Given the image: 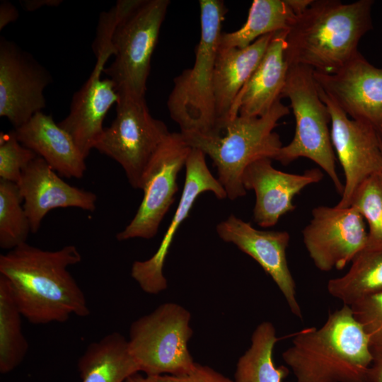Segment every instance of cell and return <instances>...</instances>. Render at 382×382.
Listing matches in <instances>:
<instances>
[{"label":"cell","mask_w":382,"mask_h":382,"mask_svg":"<svg viewBox=\"0 0 382 382\" xmlns=\"http://www.w3.org/2000/svg\"><path fill=\"white\" fill-rule=\"evenodd\" d=\"M81 261L73 245L45 250L24 243L0 255V275L30 323H65L73 315H90L84 293L68 270Z\"/></svg>","instance_id":"cell-1"},{"label":"cell","mask_w":382,"mask_h":382,"mask_svg":"<svg viewBox=\"0 0 382 382\" xmlns=\"http://www.w3.org/2000/svg\"><path fill=\"white\" fill-rule=\"evenodd\" d=\"M374 4L313 0L287 31L285 57L289 66L324 74L340 69L359 52V41L373 28Z\"/></svg>","instance_id":"cell-2"},{"label":"cell","mask_w":382,"mask_h":382,"mask_svg":"<svg viewBox=\"0 0 382 382\" xmlns=\"http://www.w3.org/2000/svg\"><path fill=\"white\" fill-rule=\"evenodd\" d=\"M282 359L296 382H366L373 354L364 328L343 305L320 328L294 335Z\"/></svg>","instance_id":"cell-3"},{"label":"cell","mask_w":382,"mask_h":382,"mask_svg":"<svg viewBox=\"0 0 382 382\" xmlns=\"http://www.w3.org/2000/svg\"><path fill=\"white\" fill-rule=\"evenodd\" d=\"M199 2L201 35L195 63L173 79L167 108L182 134L219 137L222 133L216 115L214 71L227 8L221 0Z\"/></svg>","instance_id":"cell-4"},{"label":"cell","mask_w":382,"mask_h":382,"mask_svg":"<svg viewBox=\"0 0 382 382\" xmlns=\"http://www.w3.org/2000/svg\"><path fill=\"white\" fill-rule=\"evenodd\" d=\"M289 112V108L279 100L262 116L238 115L231 119L221 136L181 134L190 147L202 151L212 160L217 180L227 197L234 200L246 194L242 175L248 166L263 158L275 160L283 145L274 129Z\"/></svg>","instance_id":"cell-5"},{"label":"cell","mask_w":382,"mask_h":382,"mask_svg":"<svg viewBox=\"0 0 382 382\" xmlns=\"http://www.w3.org/2000/svg\"><path fill=\"white\" fill-rule=\"evenodd\" d=\"M282 97L290 101L296 128L292 140L281 148L275 160L284 165L302 157L311 160L328 174L342 195L344 185L336 171L328 127L330 117L320 98L313 69L299 64L290 65Z\"/></svg>","instance_id":"cell-6"},{"label":"cell","mask_w":382,"mask_h":382,"mask_svg":"<svg viewBox=\"0 0 382 382\" xmlns=\"http://www.w3.org/2000/svg\"><path fill=\"white\" fill-rule=\"evenodd\" d=\"M169 0H138L120 19L112 36L114 60L103 73L120 97L145 98L153 52Z\"/></svg>","instance_id":"cell-7"},{"label":"cell","mask_w":382,"mask_h":382,"mask_svg":"<svg viewBox=\"0 0 382 382\" xmlns=\"http://www.w3.org/2000/svg\"><path fill=\"white\" fill-rule=\"evenodd\" d=\"M190 319L183 306L165 303L132 323L129 349L140 372L177 376L193 370L196 362L187 347L193 333Z\"/></svg>","instance_id":"cell-8"},{"label":"cell","mask_w":382,"mask_h":382,"mask_svg":"<svg viewBox=\"0 0 382 382\" xmlns=\"http://www.w3.org/2000/svg\"><path fill=\"white\" fill-rule=\"evenodd\" d=\"M116 105L115 118L95 149L117 161L131 186L141 190L151 161L170 132L151 115L145 98L122 96Z\"/></svg>","instance_id":"cell-9"},{"label":"cell","mask_w":382,"mask_h":382,"mask_svg":"<svg viewBox=\"0 0 382 382\" xmlns=\"http://www.w3.org/2000/svg\"><path fill=\"white\" fill-rule=\"evenodd\" d=\"M192 150L181 132H170L162 143L146 170L141 202L132 221L116 235L120 241L150 239L169 210L178 192V175L185 166Z\"/></svg>","instance_id":"cell-10"},{"label":"cell","mask_w":382,"mask_h":382,"mask_svg":"<svg viewBox=\"0 0 382 382\" xmlns=\"http://www.w3.org/2000/svg\"><path fill=\"white\" fill-rule=\"evenodd\" d=\"M311 215L302 231L303 241L319 270H342L366 248V222L355 207L318 206Z\"/></svg>","instance_id":"cell-11"},{"label":"cell","mask_w":382,"mask_h":382,"mask_svg":"<svg viewBox=\"0 0 382 382\" xmlns=\"http://www.w3.org/2000/svg\"><path fill=\"white\" fill-rule=\"evenodd\" d=\"M318 89L330 115L332 145L345 176L343 192L337 205L347 207L359 185L370 175L382 172V137L370 125L350 118L318 86Z\"/></svg>","instance_id":"cell-12"},{"label":"cell","mask_w":382,"mask_h":382,"mask_svg":"<svg viewBox=\"0 0 382 382\" xmlns=\"http://www.w3.org/2000/svg\"><path fill=\"white\" fill-rule=\"evenodd\" d=\"M48 70L15 42L0 37V116L18 128L46 107Z\"/></svg>","instance_id":"cell-13"},{"label":"cell","mask_w":382,"mask_h":382,"mask_svg":"<svg viewBox=\"0 0 382 382\" xmlns=\"http://www.w3.org/2000/svg\"><path fill=\"white\" fill-rule=\"evenodd\" d=\"M318 86L350 118L372 126L382 137V68L359 52L331 74L313 71Z\"/></svg>","instance_id":"cell-14"},{"label":"cell","mask_w":382,"mask_h":382,"mask_svg":"<svg viewBox=\"0 0 382 382\" xmlns=\"http://www.w3.org/2000/svg\"><path fill=\"white\" fill-rule=\"evenodd\" d=\"M205 156L202 151L192 148L185 166V180L180 199L158 250L149 259L135 261L132 266V277L147 294H158L167 288L163 272L166 256L178 228L188 216L197 197L204 192H211L220 199L227 197L225 190L209 170Z\"/></svg>","instance_id":"cell-15"},{"label":"cell","mask_w":382,"mask_h":382,"mask_svg":"<svg viewBox=\"0 0 382 382\" xmlns=\"http://www.w3.org/2000/svg\"><path fill=\"white\" fill-rule=\"evenodd\" d=\"M93 50L97 59L95 66L87 81L74 94L69 114L58 122L85 158L103 134L106 115L120 98L112 81L101 79L106 62L114 54L112 45H101Z\"/></svg>","instance_id":"cell-16"},{"label":"cell","mask_w":382,"mask_h":382,"mask_svg":"<svg viewBox=\"0 0 382 382\" xmlns=\"http://www.w3.org/2000/svg\"><path fill=\"white\" fill-rule=\"evenodd\" d=\"M216 231L224 241L233 243L262 267L277 285L292 314L302 319L296 284L286 259L289 233L258 230L233 214L219 223Z\"/></svg>","instance_id":"cell-17"},{"label":"cell","mask_w":382,"mask_h":382,"mask_svg":"<svg viewBox=\"0 0 382 382\" xmlns=\"http://www.w3.org/2000/svg\"><path fill=\"white\" fill-rule=\"evenodd\" d=\"M323 177L318 168L302 174L277 170L268 158L251 163L243 173L242 183L245 190H253L255 193L254 221L263 228L274 226L281 216L295 209L294 197L306 186L320 182Z\"/></svg>","instance_id":"cell-18"},{"label":"cell","mask_w":382,"mask_h":382,"mask_svg":"<svg viewBox=\"0 0 382 382\" xmlns=\"http://www.w3.org/2000/svg\"><path fill=\"white\" fill-rule=\"evenodd\" d=\"M17 185L31 233L39 230L52 209L76 207L92 212L96 207L95 193L68 184L38 156L23 169Z\"/></svg>","instance_id":"cell-19"},{"label":"cell","mask_w":382,"mask_h":382,"mask_svg":"<svg viewBox=\"0 0 382 382\" xmlns=\"http://www.w3.org/2000/svg\"><path fill=\"white\" fill-rule=\"evenodd\" d=\"M286 35L285 30L274 33L261 62L235 99L229 120L238 115L262 116L281 99L289 69Z\"/></svg>","instance_id":"cell-20"},{"label":"cell","mask_w":382,"mask_h":382,"mask_svg":"<svg viewBox=\"0 0 382 382\" xmlns=\"http://www.w3.org/2000/svg\"><path fill=\"white\" fill-rule=\"evenodd\" d=\"M13 129L23 146L43 158L61 176L77 179L83 176L86 158L71 137L50 115L37 112Z\"/></svg>","instance_id":"cell-21"},{"label":"cell","mask_w":382,"mask_h":382,"mask_svg":"<svg viewBox=\"0 0 382 382\" xmlns=\"http://www.w3.org/2000/svg\"><path fill=\"white\" fill-rule=\"evenodd\" d=\"M273 35L262 36L244 48L218 47L214 93L218 126L222 134L235 99L261 62Z\"/></svg>","instance_id":"cell-22"},{"label":"cell","mask_w":382,"mask_h":382,"mask_svg":"<svg viewBox=\"0 0 382 382\" xmlns=\"http://www.w3.org/2000/svg\"><path fill=\"white\" fill-rule=\"evenodd\" d=\"M312 1L254 0L245 23L237 30L221 33L219 47L244 48L262 36L288 31Z\"/></svg>","instance_id":"cell-23"},{"label":"cell","mask_w":382,"mask_h":382,"mask_svg":"<svg viewBox=\"0 0 382 382\" xmlns=\"http://www.w3.org/2000/svg\"><path fill=\"white\" fill-rule=\"evenodd\" d=\"M81 382H124L140 372L128 340L113 332L89 344L78 361Z\"/></svg>","instance_id":"cell-24"},{"label":"cell","mask_w":382,"mask_h":382,"mask_svg":"<svg viewBox=\"0 0 382 382\" xmlns=\"http://www.w3.org/2000/svg\"><path fill=\"white\" fill-rule=\"evenodd\" d=\"M327 290L348 306L381 293L382 251L363 249L352 260L349 270L344 275L328 282Z\"/></svg>","instance_id":"cell-25"},{"label":"cell","mask_w":382,"mask_h":382,"mask_svg":"<svg viewBox=\"0 0 382 382\" xmlns=\"http://www.w3.org/2000/svg\"><path fill=\"white\" fill-rule=\"evenodd\" d=\"M278 340L271 322L260 323L252 334L250 347L236 364L234 381L282 382L289 370L274 365L273 349Z\"/></svg>","instance_id":"cell-26"},{"label":"cell","mask_w":382,"mask_h":382,"mask_svg":"<svg viewBox=\"0 0 382 382\" xmlns=\"http://www.w3.org/2000/svg\"><path fill=\"white\" fill-rule=\"evenodd\" d=\"M21 317L8 280L0 275L1 374H8L15 369L27 354L28 343L22 332Z\"/></svg>","instance_id":"cell-27"},{"label":"cell","mask_w":382,"mask_h":382,"mask_svg":"<svg viewBox=\"0 0 382 382\" xmlns=\"http://www.w3.org/2000/svg\"><path fill=\"white\" fill-rule=\"evenodd\" d=\"M16 183L0 179V247L12 250L26 243L31 232Z\"/></svg>","instance_id":"cell-28"},{"label":"cell","mask_w":382,"mask_h":382,"mask_svg":"<svg viewBox=\"0 0 382 382\" xmlns=\"http://www.w3.org/2000/svg\"><path fill=\"white\" fill-rule=\"evenodd\" d=\"M350 206L358 209L368 224L365 248L382 251V172L370 175L359 185Z\"/></svg>","instance_id":"cell-29"},{"label":"cell","mask_w":382,"mask_h":382,"mask_svg":"<svg viewBox=\"0 0 382 382\" xmlns=\"http://www.w3.org/2000/svg\"><path fill=\"white\" fill-rule=\"evenodd\" d=\"M37 155L23 146L14 129L0 134V179L15 183L20 180L22 171Z\"/></svg>","instance_id":"cell-30"},{"label":"cell","mask_w":382,"mask_h":382,"mask_svg":"<svg viewBox=\"0 0 382 382\" xmlns=\"http://www.w3.org/2000/svg\"><path fill=\"white\" fill-rule=\"evenodd\" d=\"M366 333L371 350L382 349V292L349 306Z\"/></svg>","instance_id":"cell-31"},{"label":"cell","mask_w":382,"mask_h":382,"mask_svg":"<svg viewBox=\"0 0 382 382\" xmlns=\"http://www.w3.org/2000/svg\"><path fill=\"white\" fill-rule=\"evenodd\" d=\"M158 378L161 382H235L210 366L197 362L193 370L187 374L163 375Z\"/></svg>","instance_id":"cell-32"},{"label":"cell","mask_w":382,"mask_h":382,"mask_svg":"<svg viewBox=\"0 0 382 382\" xmlns=\"http://www.w3.org/2000/svg\"><path fill=\"white\" fill-rule=\"evenodd\" d=\"M373 359L367 371L366 382H382V349L373 350Z\"/></svg>","instance_id":"cell-33"},{"label":"cell","mask_w":382,"mask_h":382,"mask_svg":"<svg viewBox=\"0 0 382 382\" xmlns=\"http://www.w3.org/2000/svg\"><path fill=\"white\" fill-rule=\"evenodd\" d=\"M19 16L16 7L10 1L3 0L0 3V30L8 23L16 21Z\"/></svg>","instance_id":"cell-34"},{"label":"cell","mask_w":382,"mask_h":382,"mask_svg":"<svg viewBox=\"0 0 382 382\" xmlns=\"http://www.w3.org/2000/svg\"><path fill=\"white\" fill-rule=\"evenodd\" d=\"M21 4L23 10L34 11L43 6H58L63 1L62 0H23Z\"/></svg>","instance_id":"cell-35"},{"label":"cell","mask_w":382,"mask_h":382,"mask_svg":"<svg viewBox=\"0 0 382 382\" xmlns=\"http://www.w3.org/2000/svg\"><path fill=\"white\" fill-rule=\"evenodd\" d=\"M124 382H161L158 376L143 374L141 372H137L129 378Z\"/></svg>","instance_id":"cell-36"},{"label":"cell","mask_w":382,"mask_h":382,"mask_svg":"<svg viewBox=\"0 0 382 382\" xmlns=\"http://www.w3.org/2000/svg\"><path fill=\"white\" fill-rule=\"evenodd\" d=\"M381 150H382V144H381Z\"/></svg>","instance_id":"cell-37"}]
</instances>
